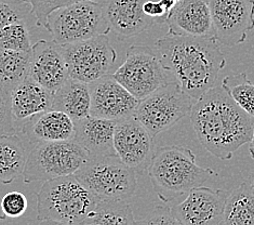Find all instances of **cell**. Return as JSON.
I'll return each instance as SVG.
<instances>
[{
    "mask_svg": "<svg viewBox=\"0 0 254 225\" xmlns=\"http://www.w3.org/2000/svg\"><path fill=\"white\" fill-rule=\"evenodd\" d=\"M156 52L186 94L198 100L215 86L226 60L214 36L167 35L156 40Z\"/></svg>",
    "mask_w": 254,
    "mask_h": 225,
    "instance_id": "6da1fadb",
    "label": "cell"
},
{
    "mask_svg": "<svg viewBox=\"0 0 254 225\" xmlns=\"http://www.w3.org/2000/svg\"><path fill=\"white\" fill-rule=\"evenodd\" d=\"M190 116L199 141L219 159H232L235 151L250 142L254 117L246 113L223 87L209 89L192 104Z\"/></svg>",
    "mask_w": 254,
    "mask_h": 225,
    "instance_id": "7a4b0ae2",
    "label": "cell"
},
{
    "mask_svg": "<svg viewBox=\"0 0 254 225\" xmlns=\"http://www.w3.org/2000/svg\"><path fill=\"white\" fill-rule=\"evenodd\" d=\"M147 171L156 194L165 203L201 186L216 174L212 169L198 166L196 155L183 145L156 149Z\"/></svg>",
    "mask_w": 254,
    "mask_h": 225,
    "instance_id": "3957f363",
    "label": "cell"
},
{
    "mask_svg": "<svg viewBox=\"0 0 254 225\" xmlns=\"http://www.w3.org/2000/svg\"><path fill=\"white\" fill-rule=\"evenodd\" d=\"M98 200L74 174L48 180L37 194V220L82 224Z\"/></svg>",
    "mask_w": 254,
    "mask_h": 225,
    "instance_id": "277c9868",
    "label": "cell"
},
{
    "mask_svg": "<svg viewBox=\"0 0 254 225\" xmlns=\"http://www.w3.org/2000/svg\"><path fill=\"white\" fill-rule=\"evenodd\" d=\"M136 171L117 155L90 156L74 173L98 199L128 200L135 194Z\"/></svg>",
    "mask_w": 254,
    "mask_h": 225,
    "instance_id": "5b68a950",
    "label": "cell"
},
{
    "mask_svg": "<svg viewBox=\"0 0 254 225\" xmlns=\"http://www.w3.org/2000/svg\"><path fill=\"white\" fill-rule=\"evenodd\" d=\"M89 157L87 150L74 139L38 143L27 155L24 182H46L74 174Z\"/></svg>",
    "mask_w": 254,
    "mask_h": 225,
    "instance_id": "8992f818",
    "label": "cell"
},
{
    "mask_svg": "<svg viewBox=\"0 0 254 225\" xmlns=\"http://www.w3.org/2000/svg\"><path fill=\"white\" fill-rule=\"evenodd\" d=\"M53 41L67 45L111 32L103 15L102 3L81 0L54 10L48 16L47 28Z\"/></svg>",
    "mask_w": 254,
    "mask_h": 225,
    "instance_id": "52a82bcc",
    "label": "cell"
},
{
    "mask_svg": "<svg viewBox=\"0 0 254 225\" xmlns=\"http://www.w3.org/2000/svg\"><path fill=\"white\" fill-rule=\"evenodd\" d=\"M191 100L177 81L166 82L140 101L133 116L155 138L190 114Z\"/></svg>",
    "mask_w": 254,
    "mask_h": 225,
    "instance_id": "ba28073f",
    "label": "cell"
},
{
    "mask_svg": "<svg viewBox=\"0 0 254 225\" xmlns=\"http://www.w3.org/2000/svg\"><path fill=\"white\" fill-rule=\"evenodd\" d=\"M112 75L140 101L167 82L158 54L147 46H131L123 64Z\"/></svg>",
    "mask_w": 254,
    "mask_h": 225,
    "instance_id": "9c48e42d",
    "label": "cell"
},
{
    "mask_svg": "<svg viewBox=\"0 0 254 225\" xmlns=\"http://www.w3.org/2000/svg\"><path fill=\"white\" fill-rule=\"evenodd\" d=\"M70 78L90 83L110 74L117 53L106 34L67 45H60Z\"/></svg>",
    "mask_w": 254,
    "mask_h": 225,
    "instance_id": "30bf717a",
    "label": "cell"
},
{
    "mask_svg": "<svg viewBox=\"0 0 254 225\" xmlns=\"http://www.w3.org/2000/svg\"><path fill=\"white\" fill-rule=\"evenodd\" d=\"M214 37L223 46L243 44L254 28V0H205Z\"/></svg>",
    "mask_w": 254,
    "mask_h": 225,
    "instance_id": "8fae6325",
    "label": "cell"
},
{
    "mask_svg": "<svg viewBox=\"0 0 254 225\" xmlns=\"http://www.w3.org/2000/svg\"><path fill=\"white\" fill-rule=\"evenodd\" d=\"M116 155L136 172H144L155 153L154 137L134 116L116 120L114 132Z\"/></svg>",
    "mask_w": 254,
    "mask_h": 225,
    "instance_id": "7c38bea8",
    "label": "cell"
},
{
    "mask_svg": "<svg viewBox=\"0 0 254 225\" xmlns=\"http://www.w3.org/2000/svg\"><path fill=\"white\" fill-rule=\"evenodd\" d=\"M182 203L172 207L180 225L222 224L228 192L205 186L192 188Z\"/></svg>",
    "mask_w": 254,
    "mask_h": 225,
    "instance_id": "4fadbf2b",
    "label": "cell"
},
{
    "mask_svg": "<svg viewBox=\"0 0 254 225\" xmlns=\"http://www.w3.org/2000/svg\"><path fill=\"white\" fill-rule=\"evenodd\" d=\"M90 115L94 117L119 120L132 116L140 103L122 86L112 74H107L89 83Z\"/></svg>",
    "mask_w": 254,
    "mask_h": 225,
    "instance_id": "5bb4252c",
    "label": "cell"
},
{
    "mask_svg": "<svg viewBox=\"0 0 254 225\" xmlns=\"http://www.w3.org/2000/svg\"><path fill=\"white\" fill-rule=\"evenodd\" d=\"M28 76L50 92H56L69 77L61 46L44 39L33 45Z\"/></svg>",
    "mask_w": 254,
    "mask_h": 225,
    "instance_id": "9a60e30c",
    "label": "cell"
},
{
    "mask_svg": "<svg viewBox=\"0 0 254 225\" xmlns=\"http://www.w3.org/2000/svg\"><path fill=\"white\" fill-rule=\"evenodd\" d=\"M146 0H104L103 15L111 32L120 39L142 34L152 27L155 20L144 13L143 4Z\"/></svg>",
    "mask_w": 254,
    "mask_h": 225,
    "instance_id": "2e32d148",
    "label": "cell"
},
{
    "mask_svg": "<svg viewBox=\"0 0 254 225\" xmlns=\"http://www.w3.org/2000/svg\"><path fill=\"white\" fill-rule=\"evenodd\" d=\"M168 35L214 36L210 9L205 0H179L165 22Z\"/></svg>",
    "mask_w": 254,
    "mask_h": 225,
    "instance_id": "e0dca14e",
    "label": "cell"
},
{
    "mask_svg": "<svg viewBox=\"0 0 254 225\" xmlns=\"http://www.w3.org/2000/svg\"><path fill=\"white\" fill-rule=\"evenodd\" d=\"M22 133L34 144L74 139L75 123L61 111L49 109L25 120Z\"/></svg>",
    "mask_w": 254,
    "mask_h": 225,
    "instance_id": "ac0fdd59",
    "label": "cell"
},
{
    "mask_svg": "<svg viewBox=\"0 0 254 225\" xmlns=\"http://www.w3.org/2000/svg\"><path fill=\"white\" fill-rule=\"evenodd\" d=\"M75 123L74 140L87 150L89 156L116 155L114 132L116 120L88 115Z\"/></svg>",
    "mask_w": 254,
    "mask_h": 225,
    "instance_id": "d6986e66",
    "label": "cell"
},
{
    "mask_svg": "<svg viewBox=\"0 0 254 225\" xmlns=\"http://www.w3.org/2000/svg\"><path fill=\"white\" fill-rule=\"evenodd\" d=\"M11 111L15 121H25L35 115L49 111L53 93L27 76L10 92Z\"/></svg>",
    "mask_w": 254,
    "mask_h": 225,
    "instance_id": "ffe728a7",
    "label": "cell"
},
{
    "mask_svg": "<svg viewBox=\"0 0 254 225\" xmlns=\"http://www.w3.org/2000/svg\"><path fill=\"white\" fill-rule=\"evenodd\" d=\"M89 83L68 77L53 93L51 109L61 111L74 120H79L90 115Z\"/></svg>",
    "mask_w": 254,
    "mask_h": 225,
    "instance_id": "44dd1931",
    "label": "cell"
},
{
    "mask_svg": "<svg viewBox=\"0 0 254 225\" xmlns=\"http://www.w3.org/2000/svg\"><path fill=\"white\" fill-rule=\"evenodd\" d=\"M26 159V149L20 137H0V183H12L23 175Z\"/></svg>",
    "mask_w": 254,
    "mask_h": 225,
    "instance_id": "7402d4cb",
    "label": "cell"
},
{
    "mask_svg": "<svg viewBox=\"0 0 254 225\" xmlns=\"http://www.w3.org/2000/svg\"><path fill=\"white\" fill-rule=\"evenodd\" d=\"M222 224L254 225V191L247 180L228 194Z\"/></svg>",
    "mask_w": 254,
    "mask_h": 225,
    "instance_id": "603a6c76",
    "label": "cell"
},
{
    "mask_svg": "<svg viewBox=\"0 0 254 225\" xmlns=\"http://www.w3.org/2000/svg\"><path fill=\"white\" fill-rule=\"evenodd\" d=\"M32 51L0 49V89L11 92L28 76Z\"/></svg>",
    "mask_w": 254,
    "mask_h": 225,
    "instance_id": "cb8c5ba5",
    "label": "cell"
},
{
    "mask_svg": "<svg viewBox=\"0 0 254 225\" xmlns=\"http://www.w3.org/2000/svg\"><path fill=\"white\" fill-rule=\"evenodd\" d=\"M88 225L136 224L131 206L123 199H99L94 209L82 222Z\"/></svg>",
    "mask_w": 254,
    "mask_h": 225,
    "instance_id": "d4e9b609",
    "label": "cell"
},
{
    "mask_svg": "<svg viewBox=\"0 0 254 225\" xmlns=\"http://www.w3.org/2000/svg\"><path fill=\"white\" fill-rule=\"evenodd\" d=\"M222 87L246 113L254 117V84L248 79L246 73L226 76Z\"/></svg>",
    "mask_w": 254,
    "mask_h": 225,
    "instance_id": "484cf974",
    "label": "cell"
},
{
    "mask_svg": "<svg viewBox=\"0 0 254 225\" xmlns=\"http://www.w3.org/2000/svg\"><path fill=\"white\" fill-rule=\"evenodd\" d=\"M32 47L25 22L10 24L0 29V49L32 51Z\"/></svg>",
    "mask_w": 254,
    "mask_h": 225,
    "instance_id": "4316f807",
    "label": "cell"
},
{
    "mask_svg": "<svg viewBox=\"0 0 254 225\" xmlns=\"http://www.w3.org/2000/svg\"><path fill=\"white\" fill-rule=\"evenodd\" d=\"M29 14H33V8L27 0H0V29L10 24L25 22Z\"/></svg>",
    "mask_w": 254,
    "mask_h": 225,
    "instance_id": "83f0119b",
    "label": "cell"
},
{
    "mask_svg": "<svg viewBox=\"0 0 254 225\" xmlns=\"http://www.w3.org/2000/svg\"><path fill=\"white\" fill-rule=\"evenodd\" d=\"M32 4L33 14L36 17V25L47 28L48 16L59 8L66 7L81 0H27Z\"/></svg>",
    "mask_w": 254,
    "mask_h": 225,
    "instance_id": "f1b7e54d",
    "label": "cell"
},
{
    "mask_svg": "<svg viewBox=\"0 0 254 225\" xmlns=\"http://www.w3.org/2000/svg\"><path fill=\"white\" fill-rule=\"evenodd\" d=\"M0 205L5 218H20L27 210L26 196L21 192H10L0 199Z\"/></svg>",
    "mask_w": 254,
    "mask_h": 225,
    "instance_id": "f546056e",
    "label": "cell"
},
{
    "mask_svg": "<svg viewBox=\"0 0 254 225\" xmlns=\"http://www.w3.org/2000/svg\"><path fill=\"white\" fill-rule=\"evenodd\" d=\"M15 120L11 111V96L0 89V137L15 135Z\"/></svg>",
    "mask_w": 254,
    "mask_h": 225,
    "instance_id": "4dcf8cb0",
    "label": "cell"
},
{
    "mask_svg": "<svg viewBox=\"0 0 254 225\" xmlns=\"http://www.w3.org/2000/svg\"><path fill=\"white\" fill-rule=\"evenodd\" d=\"M136 224H153V225H180L178 219L174 217L171 207L158 206L153 210L146 220L136 221Z\"/></svg>",
    "mask_w": 254,
    "mask_h": 225,
    "instance_id": "1f68e13d",
    "label": "cell"
},
{
    "mask_svg": "<svg viewBox=\"0 0 254 225\" xmlns=\"http://www.w3.org/2000/svg\"><path fill=\"white\" fill-rule=\"evenodd\" d=\"M143 11L145 14L154 19L155 23L157 24H165L168 16L167 11L162 7L159 1L147 0V1H145L143 4Z\"/></svg>",
    "mask_w": 254,
    "mask_h": 225,
    "instance_id": "d6a6232c",
    "label": "cell"
},
{
    "mask_svg": "<svg viewBox=\"0 0 254 225\" xmlns=\"http://www.w3.org/2000/svg\"><path fill=\"white\" fill-rule=\"evenodd\" d=\"M178 1H179V0H159V2L161 3L162 7L165 8V10L167 11L168 14H169V12L171 11V9L174 7V5L177 4Z\"/></svg>",
    "mask_w": 254,
    "mask_h": 225,
    "instance_id": "836d02e7",
    "label": "cell"
},
{
    "mask_svg": "<svg viewBox=\"0 0 254 225\" xmlns=\"http://www.w3.org/2000/svg\"><path fill=\"white\" fill-rule=\"evenodd\" d=\"M249 154H250L252 159L254 160V128H253L251 140H250V142H249Z\"/></svg>",
    "mask_w": 254,
    "mask_h": 225,
    "instance_id": "e575fe53",
    "label": "cell"
},
{
    "mask_svg": "<svg viewBox=\"0 0 254 225\" xmlns=\"http://www.w3.org/2000/svg\"><path fill=\"white\" fill-rule=\"evenodd\" d=\"M247 181L249 182L250 185H251V187L253 188V191H254V170H253V171L251 172V174L249 175V179H248Z\"/></svg>",
    "mask_w": 254,
    "mask_h": 225,
    "instance_id": "d590c367",
    "label": "cell"
},
{
    "mask_svg": "<svg viewBox=\"0 0 254 225\" xmlns=\"http://www.w3.org/2000/svg\"><path fill=\"white\" fill-rule=\"evenodd\" d=\"M3 219H5V216L3 215L2 209H1V205H0V220H3Z\"/></svg>",
    "mask_w": 254,
    "mask_h": 225,
    "instance_id": "8d00e7d4",
    "label": "cell"
}]
</instances>
